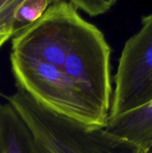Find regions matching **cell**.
I'll list each match as a JSON object with an SVG mask.
<instances>
[{"mask_svg": "<svg viewBox=\"0 0 152 153\" xmlns=\"http://www.w3.org/2000/svg\"><path fill=\"white\" fill-rule=\"evenodd\" d=\"M137 153H152V148L151 149H143V148H140L139 150L137 152Z\"/></svg>", "mask_w": 152, "mask_h": 153, "instance_id": "cell-12", "label": "cell"}, {"mask_svg": "<svg viewBox=\"0 0 152 153\" xmlns=\"http://www.w3.org/2000/svg\"><path fill=\"white\" fill-rule=\"evenodd\" d=\"M13 28L11 25H0V47L9 40L13 37Z\"/></svg>", "mask_w": 152, "mask_h": 153, "instance_id": "cell-11", "label": "cell"}, {"mask_svg": "<svg viewBox=\"0 0 152 153\" xmlns=\"http://www.w3.org/2000/svg\"><path fill=\"white\" fill-rule=\"evenodd\" d=\"M69 1L53 0L43 16L12 39L13 53L61 68L86 20Z\"/></svg>", "mask_w": 152, "mask_h": 153, "instance_id": "cell-4", "label": "cell"}, {"mask_svg": "<svg viewBox=\"0 0 152 153\" xmlns=\"http://www.w3.org/2000/svg\"><path fill=\"white\" fill-rule=\"evenodd\" d=\"M111 48L100 29L85 22L61 70L100 110L109 116L112 97Z\"/></svg>", "mask_w": 152, "mask_h": 153, "instance_id": "cell-3", "label": "cell"}, {"mask_svg": "<svg viewBox=\"0 0 152 153\" xmlns=\"http://www.w3.org/2000/svg\"><path fill=\"white\" fill-rule=\"evenodd\" d=\"M5 97L34 137L35 153H137L141 147L107 132L58 114L20 88Z\"/></svg>", "mask_w": 152, "mask_h": 153, "instance_id": "cell-1", "label": "cell"}, {"mask_svg": "<svg viewBox=\"0 0 152 153\" xmlns=\"http://www.w3.org/2000/svg\"><path fill=\"white\" fill-rule=\"evenodd\" d=\"M51 3V0H20L13 13L14 35L38 20Z\"/></svg>", "mask_w": 152, "mask_h": 153, "instance_id": "cell-8", "label": "cell"}, {"mask_svg": "<svg viewBox=\"0 0 152 153\" xmlns=\"http://www.w3.org/2000/svg\"><path fill=\"white\" fill-rule=\"evenodd\" d=\"M0 153H35L29 128L9 103L0 105Z\"/></svg>", "mask_w": 152, "mask_h": 153, "instance_id": "cell-7", "label": "cell"}, {"mask_svg": "<svg viewBox=\"0 0 152 153\" xmlns=\"http://www.w3.org/2000/svg\"><path fill=\"white\" fill-rule=\"evenodd\" d=\"M20 0H0V25L13 23V13Z\"/></svg>", "mask_w": 152, "mask_h": 153, "instance_id": "cell-10", "label": "cell"}, {"mask_svg": "<svg viewBox=\"0 0 152 153\" xmlns=\"http://www.w3.org/2000/svg\"><path fill=\"white\" fill-rule=\"evenodd\" d=\"M105 130L143 149L152 148V100L134 110L108 119Z\"/></svg>", "mask_w": 152, "mask_h": 153, "instance_id": "cell-6", "label": "cell"}, {"mask_svg": "<svg viewBox=\"0 0 152 153\" xmlns=\"http://www.w3.org/2000/svg\"><path fill=\"white\" fill-rule=\"evenodd\" d=\"M70 3L77 10H82L90 16H97L107 13L116 0H72Z\"/></svg>", "mask_w": 152, "mask_h": 153, "instance_id": "cell-9", "label": "cell"}, {"mask_svg": "<svg viewBox=\"0 0 152 153\" xmlns=\"http://www.w3.org/2000/svg\"><path fill=\"white\" fill-rule=\"evenodd\" d=\"M16 88L49 110L83 125L105 128L108 117L75 86L61 68L11 52Z\"/></svg>", "mask_w": 152, "mask_h": 153, "instance_id": "cell-2", "label": "cell"}, {"mask_svg": "<svg viewBox=\"0 0 152 153\" xmlns=\"http://www.w3.org/2000/svg\"><path fill=\"white\" fill-rule=\"evenodd\" d=\"M141 22L140 29L127 40L121 52L108 119L152 100V13L142 16Z\"/></svg>", "mask_w": 152, "mask_h": 153, "instance_id": "cell-5", "label": "cell"}]
</instances>
